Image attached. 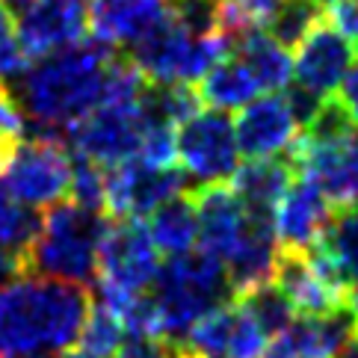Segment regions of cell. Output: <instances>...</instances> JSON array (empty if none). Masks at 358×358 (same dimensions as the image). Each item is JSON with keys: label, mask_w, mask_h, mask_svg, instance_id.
Returning <instances> with one entry per match:
<instances>
[{"label": "cell", "mask_w": 358, "mask_h": 358, "mask_svg": "<svg viewBox=\"0 0 358 358\" xmlns=\"http://www.w3.org/2000/svg\"><path fill=\"white\" fill-rule=\"evenodd\" d=\"M326 21L358 48V0H338L331 9H326Z\"/></svg>", "instance_id": "obj_32"}, {"label": "cell", "mask_w": 358, "mask_h": 358, "mask_svg": "<svg viewBox=\"0 0 358 358\" xmlns=\"http://www.w3.org/2000/svg\"><path fill=\"white\" fill-rule=\"evenodd\" d=\"M317 246L323 249L331 258V264L341 270L347 287L358 285V201L335 210L323 240H320Z\"/></svg>", "instance_id": "obj_23"}, {"label": "cell", "mask_w": 358, "mask_h": 358, "mask_svg": "<svg viewBox=\"0 0 358 358\" xmlns=\"http://www.w3.org/2000/svg\"><path fill=\"white\" fill-rule=\"evenodd\" d=\"M187 175L178 166H151L127 160L107 169V216L110 220H143L175 196H184Z\"/></svg>", "instance_id": "obj_9"}, {"label": "cell", "mask_w": 358, "mask_h": 358, "mask_svg": "<svg viewBox=\"0 0 358 358\" xmlns=\"http://www.w3.org/2000/svg\"><path fill=\"white\" fill-rule=\"evenodd\" d=\"M175 157L187 181L193 178L196 187L228 184L240 169L234 119H228L222 110H199L196 116L178 124Z\"/></svg>", "instance_id": "obj_6"}, {"label": "cell", "mask_w": 358, "mask_h": 358, "mask_svg": "<svg viewBox=\"0 0 358 358\" xmlns=\"http://www.w3.org/2000/svg\"><path fill=\"white\" fill-rule=\"evenodd\" d=\"M311 3H317L320 9H323V12H326V9H331V6H335V3H338V0H311Z\"/></svg>", "instance_id": "obj_39"}, {"label": "cell", "mask_w": 358, "mask_h": 358, "mask_svg": "<svg viewBox=\"0 0 358 358\" xmlns=\"http://www.w3.org/2000/svg\"><path fill=\"white\" fill-rule=\"evenodd\" d=\"M160 273V252L139 220H110L98 255V285L143 296Z\"/></svg>", "instance_id": "obj_8"}, {"label": "cell", "mask_w": 358, "mask_h": 358, "mask_svg": "<svg viewBox=\"0 0 358 358\" xmlns=\"http://www.w3.org/2000/svg\"><path fill=\"white\" fill-rule=\"evenodd\" d=\"M0 3H3L9 12H12V15H18V12L24 9V6H27L30 3V0H0Z\"/></svg>", "instance_id": "obj_37"}, {"label": "cell", "mask_w": 358, "mask_h": 358, "mask_svg": "<svg viewBox=\"0 0 358 358\" xmlns=\"http://www.w3.org/2000/svg\"><path fill=\"white\" fill-rule=\"evenodd\" d=\"M237 3H240L243 9H246L249 15H252V18H255V21H258L261 27H264V21L270 18V15H273V12H275L281 3H287V0H237Z\"/></svg>", "instance_id": "obj_35"}, {"label": "cell", "mask_w": 358, "mask_h": 358, "mask_svg": "<svg viewBox=\"0 0 358 358\" xmlns=\"http://www.w3.org/2000/svg\"><path fill=\"white\" fill-rule=\"evenodd\" d=\"M323 18H326V12L317 3H311V0H287V3H281L273 15L264 21V33L270 36L273 42H278L281 48L293 50L305 42V36Z\"/></svg>", "instance_id": "obj_24"}, {"label": "cell", "mask_w": 358, "mask_h": 358, "mask_svg": "<svg viewBox=\"0 0 358 358\" xmlns=\"http://www.w3.org/2000/svg\"><path fill=\"white\" fill-rule=\"evenodd\" d=\"M296 178V166L290 157H266V160H249L240 166L228 184L243 201L249 220L273 225V216L278 201L285 199L287 187Z\"/></svg>", "instance_id": "obj_17"}, {"label": "cell", "mask_w": 358, "mask_h": 358, "mask_svg": "<svg viewBox=\"0 0 358 358\" xmlns=\"http://www.w3.org/2000/svg\"><path fill=\"white\" fill-rule=\"evenodd\" d=\"M355 57H358V48L323 18L296 48L293 83L308 89L317 98H331L338 95L343 78L355 66Z\"/></svg>", "instance_id": "obj_12"}, {"label": "cell", "mask_w": 358, "mask_h": 358, "mask_svg": "<svg viewBox=\"0 0 358 358\" xmlns=\"http://www.w3.org/2000/svg\"><path fill=\"white\" fill-rule=\"evenodd\" d=\"M116 50L95 39L45 54L27 69L12 89L21 113L27 116V134L66 139V131L89 116L104 98L107 69Z\"/></svg>", "instance_id": "obj_2"}, {"label": "cell", "mask_w": 358, "mask_h": 358, "mask_svg": "<svg viewBox=\"0 0 358 358\" xmlns=\"http://www.w3.org/2000/svg\"><path fill=\"white\" fill-rule=\"evenodd\" d=\"M237 302H240V308L264 329V335L270 338V341L275 335H281V331H285L293 323V320L299 317L296 308L290 305V299L275 285H264L258 290L246 293V296H240Z\"/></svg>", "instance_id": "obj_25"}, {"label": "cell", "mask_w": 358, "mask_h": 358, "mask_svg": "<svg viewBox=\"0 0 358 358\" xmlns=\"http://www.w3.org/2000/svg\"><path fill=\"white\" fill-rule=\"evenodd\" d=\"M178 347L155 331H124L113 358H175Z\"/></svg>", "instance_id": "obj_29"}, {"label": "cell", "mask_w": 358, "mask_h": 358, "mask_svg": "<svg viewBox=\"0 0 358 358\" xmlns=\"http://www.w3.org/2000/svg\"><path fill=\"white\" fill-rule=\"evenodd\" d=\"M275 264H278V243L273 234V225L249 220V231L243 234L237 249L225 258V275L234 299L246 296V293L264 285H273Z\"/></svg>", "instance_id": "obj_18"}, {"label": "cell", "mask_w": 358, "mask_h": 358, "mask_svg": "<svg viewBox=\"0 0 358 358\" xmlns=\"http://www.w3.org/2000/svg\"><path fill=\"white\" fill-rule=\"evenodd\" d=\"M92 293L80 285L21 275L0 287V358H59L80 343Z\"/></svg>", "instance_id": "obj_1"}, {"label": "cell", "mask_w": 358, "mask_h": 358, "mask_svg": "<svg viewBox=\"0 0 358 358\" xmlns=\"http://www.w3.org/2000/svg\"><path fill=\"white\" fill-rule=\"evenodd\" d=\"M69 201L80 204L86 210L107 213V169L74 157L71 184H69Z\"/></svg>", "instance_id": "obj_28"}, {"label": "cell", "mask_w": 358, "mask_h": 358, "mask_svg": "<svg viewBox=\"0 0 358 358\" xmlns=\"http://www.w3.org/2000/svg\"><path fill=\"white\" fill-rule=\"evenodd\" d=\"M166 15L172 0H89V36L110 50H131Z\"/></svg>", "instance_id": "obj_15"}, {"label": "cell", "mask_w": 358, "mask_h": 358, "mask_svg": "<svg viewBox=\"0 0 358 358\" xmlns=\"http://www.w3.org/2000/svg\"><path fill=\"white\" fill-rule=\"evenodd\" d=\"M175 358H193V355H187V352H181V350H178V355Z\"/></svg>", "instance_id": "obj_40"}, {"label": "cell", "mask_w": 358, "mask_h": 358, "mask_svg": "<svg viewBox=\"0 0 358 358\" xmlns=\"http://www.w3.org/2000/svg\"><path fill=\"white\" fill-rule=\"evenodd\" d=\"M234 134L240 155H246L249 160H266L290 151L296 136L302 134V124L293 116L285 92H275L261 95L249 101L246 107H240L234 119Z\"/></svg>", "instance_id": "obj_13"}, {"label": "cell", "mask_w": 358, "mask_h": 358, "mask_svg": "<svg viewBox=\"0 0 358 358\" xmlns=\"http://www.w3.org/2000/svg\"><path fill=\"white\" fill-rule=\"evenodd\" d=\"M234 54L246 62L252 78L258 80L261 92H285V89L293 83V57L287 48H281L278 42H273L270 36L261 30L249 33L246 39L237 45Z\"/></svg>", "instance_id": "obj_22"}, {"label": "cell", "mask_w": 358, "mask_h": 358, "mask_svg": "<svg viewBox=\"0 0 358 358\" xmlns=\"http://www.w3.org/2000/svg\"><path fill=\"white\" fill-rule=\"evenodd\" d=\"M66 145L74 157L95 163L101 169H113L139 157L143 145L139 104H98L66 131Z\"/></svg>", "instance_id": "obj_7"}, {"label": "cell", "mask_w": 358, "mask_h": 358, "mask_svg": "<svg viewBox=\"0 0 358 358\" xmlns=\"http://www.w3.org/2000/svg\"><path fill=\"white\" fill-rule=\"evenodd\" d=\"M12 33H15V15L0 3V36H12Z\"/></svg>", "instance_id": "obj_36"}, {"label": "cell", "mask_w": 358, "mask_h": 358, "mask_svg": "<svg viewBox=\"0 0 358 358\" xmlns=\"http://www.w3.org/2000/svg\"><path fill=\"white\" fill-rule=\"evenodd\" d=\"M107 222V213L86 210L74 201H57L42 213L39 234L27 249L30 273L80 287L98 281V255Z\"/></svg>", "instance_id": "obj_4"}, {"label": "cell", "mask_w": 358, "mask_h": 358, "mask_svg": "<svg viewBox=\"0 0 358 358\" xmlns=\"http://www.w3.org/2000/svg\"><path fill=\"white\" fill-rule=\"evenodd\" d=\"M258 92H261L258 80L252 78L249 66L237 54L225 57L222 62H216V66L199 80L201 104H208L210 110H222V113L246 107L249 101H255Z\"/></svg>", "instance_id": "obj_21"}, {"label": "cell", "mask_w": 358, "mask_h": 358, "mask_svg": "<svg viewBox=\"0 0 358 358\" xmlns=\"http://www.w3.org/2000/svg\"><path fill=\"white\" fill-rule=\"evenodd\" d=\"M148 234L155 240V246L166 258H178V255L196 252L199 246V216L193 196H175L157 210L148 213Z\"/></svg>", "instance_id": "obj_20"}, {"label": "cell", "mask_w": 358, "mask_h": 358, "mask_svg": "<svg viewBox=\"0 0 358 358\" xmlns=\"http://www.w3.org/2000/svg\"><path fill=\"white\" fill-rule=\"evenodd\" d=\"M234 293L228 285L225 264L208 252H187L169 258L148 287V302L155 311V329L175 347H181L187 331L204 314L231 302Z\"/></svg>", "instance_id": "obj_3"}, {"label": "cell", "mask_w": 358, "mask_h": 358, "mask_svg": "<svg viewBox=\"0 0 358 358\" xmlns=\"http://www.w3.org/2000/svg\"><path fill=\"white\" fill-rule=\"evenodd\" d=\"M193 204L199 216V249L225 258L237 249L243 234L249 231V213L231 189V184H208L193 189Z\"/></svg>", "instance_id": "obj_16"}, {"label": "cell", "mask_w": 358, "mask_h": 358, "mask_svg": "<svg viewBox=\"0 0 358 358\" xmlns=\"http://www.w3.org/2000/svg\"><path fill=\"white\" fill-rule=\"evenodd\" d=\"M89 33V0H30L15 15V36L30 57L78 45Z\"/></svg>", "instance_id": "obj_11"}, {"label": "cell", "mask_w": 358, "mask_h": 358, "mask_svg": "<svg viewBox=\"0 0 358 358\" xmlns=\"http://www.w3.org/2000/svg\"><path fill=\"white\" fill-rule=\"evenodd\" d=\"M42 216L27 204H21L9 184L0 175V243H6L12 249L27 252L33 246L36 234H39Z\"/></svg>", "instance_id": "obj_26"}, {"label": "cell", "mask_w": 358, "mask_h": 358, "mask_svg": "<svg viewBox=\"0 0 358 358\" xmlns=\"http://www.w3.org/2000/svg\"><path fill=\"white\" fill-rule=\"evenodd\" d=\"M33 66L30 54L24 50V45L18 42V36H0V89H12L18 86V80L27 74V69Z\"/></svg>", "instance_id": "obj_30"}, {"label": "cell", "mask_w": 358, "mask_h": 358, "mask_svg": "<svg viewBox=\"0 0 358 358\" xmlns=\"http://www.w3.org/2000/svg\"><path fill=\"white\" fill-rule=\"evenodd\" d=\"M193 45L196 36L187 33L175 15H166L155 30H148L127 50V59L148 83H189Z\"/></svg>", "instance_id": "obj_14"}, {"label": "cell", "mask_w": 358, "mask_h": 358, "mask_svg": "<svg viewBox=\"0 0 358 358\" xmlns=\"http://www.w3.org/2000/svg\"><path fill=\"white\" fill-rule=\"evenodd\" d=\"M59 358H95V355L86 352V350H69V352H62Z\"/></svg>", "instance_id": "obj_38"}, {"label": "cell", "mask_w": 358, "mask_h": 358, "mask_svg": "<svg viewBox=\"0 0 358 358\" xmlns=\"http://www.w3.org/2000/svg\"><path fill=\"white\" fill-rule=\"evenodd\" d=\"M122 338H124V323L110 308L92 299V311H89L83 335H80V350L92 352L95 358H113Z\"/></svg>", "instance_id": "obj_27"}, {"label": "cell", "mask_w": 358, "mask_h": 358, "mask_svg": "<svg viewBox=\"0 0 358 358\" xmlns=\"http://www.w3.org/2000/svg\"><path fill=\"white\" fill-rule=\"evenodd\" d=\"M335 210L338 208L329 201L320 184H314L308 175L296 172L273 216V234L278 252H311L323 240Z\"/></svg>", "instance_id": "obj_10"}, {"label": "cell", "mask_w": 358, "mask_h": 358, "mask_svg": "<svg viewBox=\"0 0 358 358\" xmlns=\"http://www.w3.org/2000/svg\"><path fill=\"white\" fill-rule=\"evenodd\" d=\"M264 358H317V355L308 350L302 331L296 329V320H293V323L281 331V335H275L270 343H266Z\"/></svg>", "instance_id": "obj_31"}, {"label": "cell", "mask_w": 358, "mask_h": 358, "mask_svg": "<svg viewBox=\"0 0 358 358\" xmlns=\"http://www.w3.org/2000/svg\"><path fill=\"white\" fill-rule=\"evenodd\" d=\"M273 285L290 299V305L302 317H317L343 305V299L320 278L308 252H278Z\"/></svg>", "instance_id": "obj_19"}, {"label": "cell", "mask_w": 358, "mask_h": 358, "mask_svg": "<svg viewBox=\"0 0 358 358\" xmlns=\"http://www.w3.org/2000/svg\"><path fill=\"white\" fill-rule=\"evenodd\" d=\"M74 155L66 139L27 134L0 160V175L21 204L33 210H48L66 201L71 184Z\"/></svg>", "instance_id": "obj_5"}, {"label": "cell", "mask_w": 358, "mask_h": 358, "mask_svg": "<svg viewBox=\"0 0 358 358\" xmlns=\"http://www.w3.org/2000/svg\"><path fill=\"white\" fill-rule=\"evenodd\" d=\"M30 266H27V252L21 249H12L6 243H0V287L15 281L21 275H27Z\"/></svg>", "instance_id": "obj_33"}, {"label": "cell", "mask_w": 358, "mask_h": 358, "mask_svg": "<svg viewBox=\"0 0 358 358\" xmlns=\"http://www.w3.org/2000/svg\"><path fill=\"white\" fill-rule=\"evenodd\" d=\"M210 3H216V6H220V3H222V0H210Z\"/></svg>", "instance_id": "obj_41"}, {"label": "cell", "mask_w": 358, "mask_h": 358, "mask_svg": "<svg viewBox=\"0 0 358 358\" xmlns=\"http://www.w3.org/2000/svg\"><path fill=\"white\" fill-rule=\"evenodd\" d=\"M338 98H341V104L350 110V116L358 122V62L350 69L347 78H343V83L338 89Z\"/></svg>", "instance_id": "obj_34"}]
</instances>
